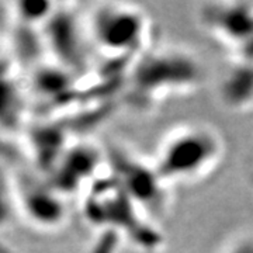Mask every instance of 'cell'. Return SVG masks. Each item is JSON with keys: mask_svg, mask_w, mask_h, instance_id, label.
<instances>
[{"mask_svg": "<svg viewBox=\"0 0 253 253\" xmlns=\"http://www.w3.org/2000/svg\"><path fill=\"white\" fill-rule=\"evenodd\" d=\"M199 24L231 55L253 40V1L207 3L199 10Z\"/></svg>", "mask_w": 253, "mask_h": 253, "instance_id": "cell-5", "label": "cell"}, {"mask_svg": "<svg viewBox=\"0 0 253 253\" xmlns=\"http://www.w3.org/2000/svg\"><path fill=\"white\" fill-rule=\"evenodd\" d=\"M107 166L118 186L136 207L152 221L166 215L172 187L163 180L152 158L146 159L121 146L106 151Z\"/></svg>", "mask_w": 253, "mask_h": 253, "instance_id": "cell-4", "label": "cell"}, {"mask_svg": "<svg viewBox=\"0 0 253 253\" xmlns=\"http://www.w3.org/2000/svg\"><path fill=\"white\" fill-rule=\"evenodd\" d=\"M91 44L111 62H135L151 45V18L132 3H100L87 16Z\"/></svg>", "mask_w": 253, "mask_h": 253, "instance_id": "cell-3", "label": "cell"}, {"mask_svg": "<svg viewBox=\"0 0 253 253\" xmlns=\"http://www.w3.org/2000/svg\"><path fill=\"white\" fill-rule=\"evenodd\" d=\"M206 79L204 66L187 48L151 45L128 73V103L151 110L173 99L194 94Z\"/></svg>", "mask_w": 253, "mask_h": 253, "instance_id": "cell-1", "label": "cell"}, {"mask_svg": "<svg viewBox=\"0 0 253 253\" xmlns=\"http://www.w3.org/2000/svg\"><path fill=\"white\" fill-rule=\"evenodd\" d=\"M217 253H253V232L231 238Z\"/></svg>", "mask_w": 253, "mask_h": 253, "instance_id": "cell-6", "label": "cell"}, {"mask_svg": "<svg viewBox=\"0 0 253 253\" xmlns=\"http://www.w3.org/2000/svg\"><path fill=\"white\" fill-rule=\"evenodd\" d=\"M225 151V139L215 126L186 121L163 134L152 155V162L173 189L211 177L224 162Z\"/></svg>", "mask_w": 253, "mask_h": 253, "instance_id": "cell-2", "label": "cell"}]
</instances>
